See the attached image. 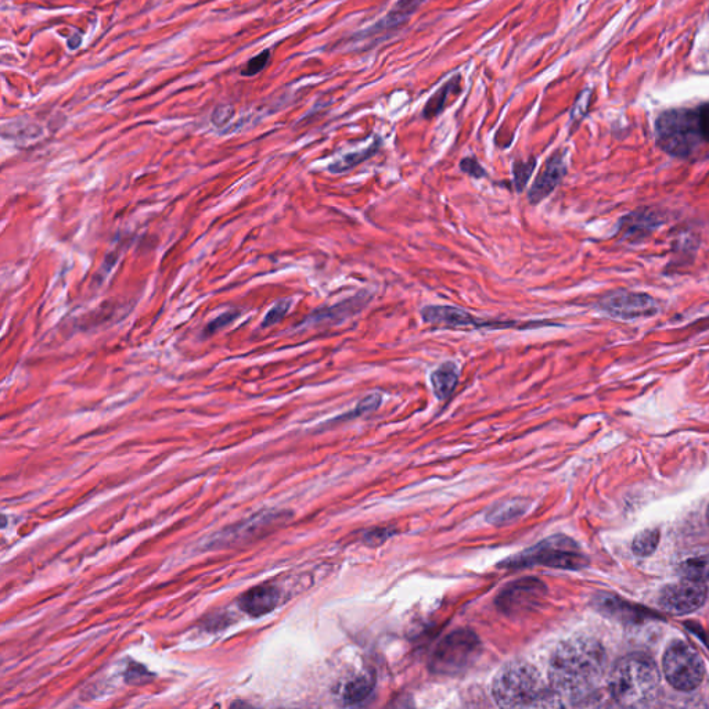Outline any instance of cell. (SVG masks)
Here are the masks:
<instances>
[{"label": "cell", "instance_id": "6da1fadb", "mask_svg": "<svg viewBox=\"0 0 709 709\" xmlns=\"http://www.w3.org/2000/svg\"><path fill=\"white\" fill-rule=\"evenodd\" d=\"M606 651L588 637L568 640L554 651L549 667V686L561 707L585 700L599 686L606 672Z\"/></svg>", "mask_w": 709, "mask_h": 709}, {"label": "cell", "instance_id": "7a4b0ae2", "mask_svg": "<svg viewBox=\"0 0 709 709\" xmlns=\"http://www.w3.org/2000/svg\"><path fill=\"white\" fill-rule=\"evenodd\" d=\"M492 694L503 708L561 707L559 698L528 662H511L500 669Z\"/></svg>", "mask_w": 709, "mask_h": 709}, {"label": "cell", "instance_id": "3957f363", "mask_svg": "<svg viewBox=\"0 0 709 709\" xmlns=\"http://www.w3.org/2000/svg\"><path fill=\"white\" fill-rule=\"evenodd\" d=\"M660 680V671L650 657L631 654L621 658L611 669L608 686L618 704L637 707L653 700Z\"/></svg>", "mask_w": 709, "mask_h": 709}, {"label": "cell", "instance_id": "277c9868", "mask_svg": "<svg viewBox=\"0 0 709 709\" xmlns=\"http://www.w3.org/2000/svg\"><path fill=\"white\" fill-rule=\"evenodd\" d=\"M588 563V557L583 554L577 543L567 536L556 535L539 542L538 545L516 557L503 561L502 567L520 570V568L543 565V567L559 568V570L577 571L585 568Z\"/></svg>", "mask_w": 709, "mask_h": 709}, {"label": "cell", "instance_id": "5b68a950", "mask_svg": "<svg viewBox=\"0 0 709 709\" xmlns=\"http://www.w3.org/2000/svg\"><path fill=\"white\" fill-rule=\"evenodd\" d=\"M655 135L661 149L669 156L687 158L700 145L697 111L671 110L655 122Z\"/></svg>", "mask_w": 709, "mask_h": 709}, {"label": "cell", "instance_id": "8992f818", "mask_svg": "<svg viewBox=\"0 0 709 709\" xmlns=\"http://www.w3.org/2000/svg\"><path fill=\"white\" fill-rule=\"evenodd\" d=\"M481 651L478 636L469 629H457L445 637L431 658V671L453 676L466 671Z\"/></svg>", "mask_w": 709, "mask_h": 709}, {"label": "cell", "instance_id": "52a82bcc", "mask_svg": "<svg viewBox=\"0 0 709 709\" xmlns=\"http://www.w3.org/2000/svg\"><path fill=\"white\" fill-rule=\"evenodd\" d=\"M664 672L669 685L682 691L697 689L703 683L705 665L697 651L685 642H673L664 657Z\"/></svg>", "mask_w": 709, "mask_h": 709}, {"label": "cell", "instance_id": "ba28073f", "mask_svg": "<svg viewBox=\"0 0 709 709\" xmlns=\"http://www.w3.org/2000/svg\"><path fill=\"white\" fill-rule=\"evenodd\" d=\"M421 319L428 325L444 326L449 329H463V327H473V329H532L529 326L541 325V323H521V322H485L475 318L471 313L462 308L452 307V305H428L421 309Z\"/></svg>", "mask_w": 709, "mask_h": 709}, {"label": "cell", "instance_id": "9c48e42d", "mask_svg": "<svg viewBox=\"0 0 709 709\" xmlns=\"http://www.w3.org/2000/svg\"><path fill=\"white\" fill-rule=\"evenodd\" d=\"M547 593L546 585L536 578H524L511 582L496 599V606L503 614H527L542 603Z\"/></svg>", "mask_w": 709, "mask_h": 709}, {"label": "cell", "instance_id": "30bf717a", "mask_svg": "<svg viewBox=\"0 0 709 709\" xmlns=\"http://www.w3.org/2000/svg\"><path fill=\"white\" fill-rule=\"evenodd\" d=\"M707 597L708 589L705 582L685 578L662 589L660 606L669 614L686 615L703 607Z\"/></svg>", "mask_w": 709, "mask_h": 709}, {"label": "cell", "instance_id": "8fae6325", "mask_svg": "<svg viewBox=\"0 0 709 709\" xmlns=\"http://www.w3.org/2000/svg\"><path fill=\"white\" fill-rule=\"evenodd\" d=\"M599 308L610 318L621 320L653 318L658 312V305L653 297L631 291H617L606 295L600 301Z\"/></svg>", "mask_w": 709, "mask_h": 709}, {"label": "cell", "instance_id": "7c38bea8", "mask_svg": "<svg viewBox=\"0 0 709 709\" xmlns=\"http://www.w3.org/2000/svg\"><path fill=\"white\" fill-rule=\"evenodd\" d=\"M565 174H567V164H565L563 151L559 150L549 157L541 174L536 176L531 189L528 190L529 204L538 205L547 199L563 181Z\"/></svg>", "mask_w": 709, "mask_h": 709}, {"label": "cell", "instance_id": "4fadbf2b", "mask_svg": "<svg viewBox=\"0 0 709 709\" xmlns=\"http://www.w3.org/2000/svg\"><path fill=\"white\" fill-rule=\"evenodd\" d=\"M661 219L650 208H640L621 219L619 233L622 239L629 241L643 240L661 225Z\"/></svg>", "mask_w": 709, "mask_h": 709}, {"label": "cell", "instance_id": "5bb4252c", "mask_svg": "<svg viewBox=\"0 0 709 709\" xmlns=\"http://www.w3.org/2000/svg\"><path fill=\"white\" fill-rule=\"evenodd\" d=\"M280 592L272 585H258L255 588L247 590L240 597L239 604L241 610L251 617H262V615L271 613L279 604Z\"/></svg>", "mask_w": 709, "mask_h": 709}, {"label": "cell", "instance_id": "9a60e30c", "mask_svg": "<svg viewBox=\"0 0 709 709\" xmlns=\"http://www.w3.org/2000/svg\"><path fill=\"white\" fill-rule=\"evenodd\" d=\"M457 384H459V367H457L456 363H442L438 369L431 373V385H433L435 397L439 401H445V399L451 397L453 391L456 390Z\"/></svg>", "mask_w": 709, "mask_h": 709}, {"label": "cell", "instance_id": "2e32d148", "mask_svg": "<svg viewBox=\"0 0 709 709\" xmlns=\"http://www.w3.org/2000/svg\"><path fill=\"white\" fill-rule=\"evenodd\" d=\"M370 300V295L358 294L355 297L349 298V300L340 302L336 307H331L327 309H320V311L313 313L312 320H333V322H341V320L349 318L351 315H355L361 311L363 307H366L367 302Z\"/></svg>", "mask_w": 709, "mask_h": 709}, {"label": "cell", "instance_id": "e0dca14e", "mask_svg": "<svg viewBox=\"0 0 709 709\" xmlns=\"http://www.w3.org/2000/svg\"><path fill=\"white\" fill-rule=\"evenodd\" d=\"M528 509V503L525 500H506L500 502L487 514V520L491 524L505 525L518 520Z\"/></svg>", "mask_w": 709, "mask_h": 709}, {"label": "cell", "instance_id": "ac0fdd59", "mask_svg": "<svg viewBox=\"0 0 709 709\" xmlns=\"http://www.w3.org/2000/svg\"><path fill=\"white\" fill-rule=\"evenodd\" d=\"M374 679L372 675H362L349 680L344 687L343 698L349 705L359 704L372 694Z\"/></svg>", "mask_w": 709, "mask_h": 709}, {"label": "cell", "instance_id": "d6986e66", "mask_svg": "<svg viewBox=\"0 0 709 709\" xmlns=\"http://www.w3.org/2000/svg\"><path fill=\"white\" fill-rule=\"evenodd\" d=\"M680 572L694 581H709V549L690 556L680 564Z\"/></svg>", "mask_w": 709, "mask_h": 709}, {"label": "cell", "instance_id": "ffe728a7", "mask_svg": "<svg viewBox=\"0 0 709 709\" xmlns=\"http://www.w3.org/2000/svg\"><path fill=\"white\" fill-rule=\"evenodd\" d=\"M379 145L380 142H376L373 146L367 147L365 150L347 154V156L337 160L336 163L331 164L329 171L331 174H343V172L351 171V169L358 167L359 164L369 160L373 154H376V151L379 150Z\"/></svg>", "mask_w": 709, "mask_h": 709}, {"label": "cell", "instance_id": "44dd1931", "mask_svg": "<svg viewBox=\"0 0 709 709\" xmlns=\"http://www.w3.org/2000/svg\"><path fill=\"white\" fill-rule=\"evenodd\" d=\"M658 542H660V531L655 528L644 529L636 536L632 543L633 552L636 556L647 557L655 552Z\"/></svg>", "mask_w": 709, "mask_h": 709}, {"label": "cell", "instance_id": "7402d4cb", "mask_svg": "<svg viewBox=\"0 0 709 709\" xmlns=\"http://www.w3.org/2000/svg\"><path fill=\"white\" fill-rule=\"evenodd\" d=\"M536 168V158L531 157L527 161L517 160L513 163V185L517 193H523L527 187L529 179L532 178Z\"/></svg>", "mask_w": 709, "mask_h": 709}, {"label": "cell", "instance_id": "603a6c76", "mask_svg": "<svg viewBox=\"0 0 709 709\" xmlns=\"http://www.w3.org/2000/svg\"><path fill=\"white\" fill-rule=\"evenodd\" d=\"M459 84V77H456L453 79V81L448 82L445 86H442L441 89L433 97H431L430 100H428V103L426 104V107H424L423 115L424 118H434L435 115H438L441 113L442 110H444L446 100H448V95L451 93L452 88H455V86Z\"/></svg>", "mask_w": 709, "mask_h": 709}, {"label": "cell", "instance_id": "cb8c5ba5", "mask_svg": "<svg viewBox=\"0 0 709 709\" xmlns=\"http://www.w3.org/2000/svg\"><path fill=\"white\" fill-rule=\"evenodd\" d=\"M153 679V673L147 671V668L140 664L129 665L125 672V680L129 685H143Z\"/></svg>", "mask_w": 709, "mask_h": 709}, {"label": "cell", "instance_id": "d4e9b609", "mask_svg": "<svg viewBox=\"0 0 709 709\" xmlns=\"http://www.w3.org/2000/svg\"><path fill=\"white\" fill-rule=\"evenodd\" d=\"M381 403L380 394H372L369 397L363 399V401L358 403V406L354 409V412L345 415L344 419H354V417H359L366 415V413L374 412V410L379 409Z\"/></svg>", "mask_w": 709, "mask_h": 709}, {"label": "cell", "instance_id": "484cf974", "mask_svg": "<svg viewBox=\"0 0 709 709\" xmlns=\"http://www.w3.org/2000/svg\"><path fill=\"white\" fill-rule=\"evenodd\" d=\"M290 308L291 300H282L276 302L275 307H273L271 311L266 313L264 323H262V327H271L273 325H276V323H279L280 320H282L284 316L287 315V312L290 311Z\"/></svg>", "mask_w": 709, "mask_h": 709}, {"label": "cell", "instance_id": "4316f807", "mask_svg": "<svg viewBox=\"0 0 709 709\" xmlns=\"http://www.w3.org/2000/svg\"><path fill=\"white\" fill-rule=\"evenodd\" d=\"M460 169H462L464 174L471 176V178H487V171H485V168L478 163L477 158H463L462 163H460Z\"/></svg>", "mask_w": 709, "mask_h": 709}, {"label": "cell", "instance_id": "83f0119b", "mask_svg": "<svg viewBox=\"0 0 709 709\" xmlns=\"http://www.w3.org/2000/svg\"><path fill=\"white\" fill-rule=\"evenodd\" d=\"M698 127H700L701 138L709 142V103L701 106L697 110Z\"/></svg>", "mask_w": 709, "mask_h": 709}, {"label": "cell", "instance_id": "f1b7e54d", "mask_svg": "<svg viewBox=\"0 0 709 709\" xmlns=\"http://www.w3.org/2000/svg\"><path fill=\"white\" fill-rule=\"evenodd\" d=\"M269 59V52H264L262 53L261 56L255 57L254 60H251L250 63H248V66L246 68V71H244V74L246 75H254L259 73V71L262 70V68L265 67L266 61Z\"/></svg>", "mask_w": 709, "mask_h": 709}, {"label": "cell", "instance_id": "f546056e", "mask_svg": "<svg viewBox=\"0 0 709 709\" xmlns=\"http://www.w3.org/2000/svg\"><path fill=\"white\" fill-rule=\"evenodd\" d=\"M236 318L235 312L223 313L221 318L215 319L214 322L210 323L207 327L208 333H215V331L221 329V327L229 325L233 319Z\"/></svg>", "mask_w": 709, "mask_h": 709}, {"label": "cell", "instance_id": "4dcf8cb0", "mask_svg": "<svg viewBox=\"0 0 709 709\" xmlns=\"http://www.w3.org/2000/svg\"><path fill=\"white\" fill-rule=\"evenodd\" d=\"M423 2L424 0H401L395 12L401 14L402 17H406L408 14L413 13V10L417 9Z\"/></svg>", "mask_w": 709, "mask_h": 709}, {"label": "cell", "instance_id": "1f68e13d", "mask_svg": "<svg viewBox=\"0 0 709 709\" xmlns=\"http://www.w3.org/2000/svg\"><path fill=\"white\" fill-rule=\"evenodd\" d=\"M708 521H709V507H708Z\"/></svg>", "mask_w": 709, "mask_h": 709}]
</instances>
